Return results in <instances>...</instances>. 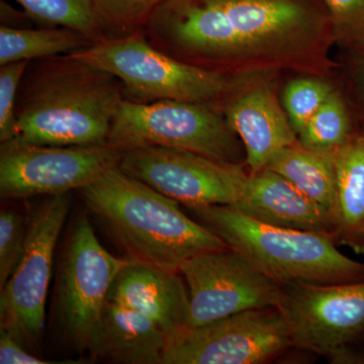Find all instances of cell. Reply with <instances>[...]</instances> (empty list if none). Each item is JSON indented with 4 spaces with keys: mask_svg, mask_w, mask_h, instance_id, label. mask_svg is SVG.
Listing matches in <instances>:
<instances>
[{
    "mask_svg": "<svg viewBox=\"0 0 364 364\" xmlns=\"http://www.w3.org/2000/svg\"><path fill=\"white\" fill-rule=\"evenodd\" d=\"M291 348L279 308L255 309L171 335L163 364H261Z\"/></svg>",
    "mask_w": 364,
    "mask_h": 364,
    "instance_id": "8fae6325",
    "label": "cell"
},
{
    "mask_svg": "<svg viewBox=\"0 0 364 364\" xmlns=\"http://www.w3.org/2000/svg\"><path fill=\"white\" fill-rule=\"evenodd\" d=\"M131 260L112 255L100 244L87 215L72 224L57 277L56 313L64 336L78 353L88 351L109 289Z\"/></svg>",
    "mask_w": 364,
    "mask_h": 364,
    "instance_id": "ba28073f",
    "label": "cell"
},
{
    "mask_svg": "<svg viewBox=\"0 0 364 364\" xmlns=\"http://www.w3.org/2000/svg\"><path fill=\"white\" fill-rule=\"evenodd\" d=\"M226 28L229 60L250 49L284 43L305 26L304 7L294 0H217Z\"/></svg>",
    "mask_w": 364,
    "mask_h": 364,
    "instance_id": "9a60e30c",
    "label": "cell"
},
{
    "mask_svg": "<svg viewBox=\"0 0 364 364\" xmlns=\"http://www.w3.org/2000/svg\"><path fill=\"white\" fill-rule=\"evenodd\" d=\"M167 338L143 314L107 301L91 333L88 352L111 363L163 364Z\"/></svg>",
    "mask_w": 364,
    "mask_h": 364,
    "instance_id": "2e32d148",
    "label": "cell"
},
{
    "mask_svg": "<svg viewBox=\"0 0 364 364\" xmlns=\"http://www.w3.org/2000/svg\"><path fill=\"white\" fill-rule=\"evenodd\" d=\"M119 169L186 208L233 207L240 200L248 174L230 164L176 148L127 151Z\"/></svg>",
    "mask_w": 364,
    "mask_h": 364,
    "instance_id": "7c38bea8",
    "label": "cell"
},
{
    "mask_svg": "<svg viewBox=\"0 0 364 364\" xmlns=\"http://www.w3.org/2000/svg\"><path fill=\"white\" fill-rule=\"evenodd\" d=\"M107 301L143 314L167 337L186 328L188 291L178 272L131 260L114 279Z\"/></svg>",
    "mask_w": 364,
    "mask_h": 364,
    "instance_id": "4fadbf2b",
    "label": "cell"
},
{
    "mask_svg": "<svg viewBox=\"0 0 364 364\" xmlns=\"http://www.w3.org/2000/svg\"><path fill=\"white\" fill-rule=\"evenodd\" d=\"M304 147L332 153L351 138V124L343 100L333 91L299 134Z\"/></svg>",
    "mask_w": 364,
    "mask_h": 364,
    "instance_id": "7402d4cb",
    "label": "cell"
},
{
    "mask_svg": "<svg viewBox=\"0 0 364 364\" xmlns=\"http://www.w3.org/2000/svg\"><path fill=\"white\" fill-rule=\"evenodd\" d=\"M26 16L38 23L63 26L82 33L91 42L105 40L93 0H16Z\"/></svg>",
    "mask_w": 364,
    "mask_h": 364,
    "instance_id": "44dd1931",
    "label": "cell"
},
{
    "mask_svg": "<svg viewBox=\"0 0 364 364\" xmlns=\"http://www.w3.org/2000/svg\"><path fill=\"white\" fill-rule=\"evenodd\" d=\"M0 363L1 364H48L60 363L48 361L33 355L11 333L0 329Z\"/></svg>",
    "mask_w": 364,
    "mask_h": 364,
    "instance_id": "83f0119b",
    "label": "cell"
},
{
    "mask_svg": "<svg viewBox=\"0 0 364 364\" xmlns=\"http://www.w3.org/2000/svg\"><path fill=\"white\" fill-rule=\"evenodd\" d=\"M267 168L284 176L330 218L334 208L336 178L331 153L318 152L296 142L277 152Z\"/></svg>",
    "mask_w": 364,
    "mask_h": 364,
    "instance_id": "d6986e66",
    "label": "cell"
},
{
    "mask_svg": "<svg viewBox=\"0 0 364 364\" xmlns=\"http://www.w3.org/2000/svg\"><path fill=\"white\" fill-rule=\"evenodd\" d=\"M232 208L272 226L333 236L325 210L284 176L268 168L248 174L243 195Z\"/></svg>",
    "mask_w": 364,
    "mask_h": 364,
    "instance_id": "5bb4252c",
    "label": "cell"
},
{
    "mask_svg": "<svg viewBox=\"0 0 364 364\" xmlns=\"http://www.w3.org/2000/svg\"><path fill=\"white\" fill-rule=\"evenodd\" d=\"M332 92L331 86L316 79H296L287 85L284 93V111L296 135L304 130Z\"/></svg>",
    "mask_w": 364,
    "mask_h": 364,
    "instance_id": "cb8c5ba5",
    "label": "cell"
},
{
    "mask_svg": "<svg viewBox=\"0 0 364 364\" xmlns=\"http://www.w3.org/2000/svg\"><path fill=\"white\" fill-rule=\"evenodd\" d=\"M165 0H93L105 39L126 37L142 30Z\"/></svg>",
    "mask_w": 364,
    "mask_h": 364,
    "instance_id": "603a6c76",
    "label": "cell"
},
{
    "mask_svg": "<svg viewBox=\"0 0 364 364\" xmlns=\"http://www.w3.org/2000/svg\"><path fill=\"white\" fill-rule=\"evenodd\" d=\"M70 210L68 196H51L28 215L25 250L0 294V329L36 350L45 329L46 299L60 234Z\"/></svg>",
    "mask_w": 364,
    "mask_h": 364,
    "instance_id": "52a82bcc",
    "label": "cell"
},
{
    "mask_svg": "<svg viewBox=\"0 0 364 364\" xmlns=\"http://www.w3.org/2000/svg\"><path fill=\"white\" fill-rule=\"evenodd\" d=\"M331 155L336 178L333 237L364 255V135L352 136Z\"/></svg>",
    "mask_w": 364,
    "mask_h": 364,
    "instance_id": "ac0fdd59",
    "label": "cell"
},
{
    "mask_svg": "<svg viewBox=\"0 0 364 364\" xmlns=\"http://www.w3.org/2000/svg\"><path fill=\"white\" fill-rule=\"evenodd\" d=\"M82 33L63 28H0V65L66 56L92 45Z\"/></svg>",
    "mask_w": 364,
    "mask_h": 364,
    "instance_id": "ffe728a7",
    "label": "cell"
},
{
    "mask_svg": "<svg viewBox=\"0 0 364 364\" xmlns=\"http://www.w3.org/2000/svg\"><path fill=\"white\" fill-rule=\"evenodd\" d=\"M279 308L293 348L335 363H364V282L284 284Z\"/></svg>",
    "mask_w": 364,
    "mask_h": 364,
    "instance_id": "8992f818",
    "label": "cell"
},
{
    "mask_svg": "<svg viewBox=\"0 0 364 364\" xmlns=\"http://www.w3.org/2000/svg\"><path fill=\"white\" fill-rule=\"evenodd\" d=\"M226 119L240 136L250 173L267 168L280 150L298 142L287 112L267 88H256L228 105Z\"/></svg>",
    "mask_w": 364,
    "mask_h": 364,
    "instance_id": "e0dca14e",
    "label": "cell"
},
{
    "mask_svg": "<svg viewBox=\"0 0 364 364\" xmlns=\"http://www.w3.org/2000/svg\"><path fill=\"white\" fill-rule=\"evenodd\" d=\"M336 28L345 38L364 40V0H324Z\"/></svg>",
    "mask_w": 364,
    "mask_h": 364,
    "instance_id": "4316f807",
    "label": "cell"
},
{
    "mask_svg": "<svg viewBox=\"0 0 364 364\" xmlns=\"http://www.w3.org/2000/svg\"><path fill=\"white\" fill-rule=\"evenodd\" d=\"M124 154L109 143L58 147L14 139L0 147V196L23 200L80 191L117 166Z\"/></svg>",
    "mask_w": 364,
    "mask_h": 364,
    "instance_id": "30bf717a",
    "label": "cell"
},
{
    "mask_svg": "<svg viewBox=\"0 0 364 364\" xmlns=\"http://www.w3.org/2000/svg\"><path fill=\"white\" fill-rule=\"evenodd\" d=\"M235 134L227 119L208 105L181 100L140 104L124 100L107 143L124 152L159 146L240 165L242 147Z\"/></svg>",
    "mask_w": 364,
    "mask_h": 364,
    "instance_id": "5b68a950",
    "label": "cell"
},
{
    "mask_svg": "<svg viewBox=\"0 0 364 364\" xmlns=\"http://www.w3.org/2000/svg\"><path fill=\"white\" fill-rule=\"evenodd\" d=\"M33 62L18 90L16 140L58 147L107 143L124 100L119 79L70 55Z\"/></svg>",
    "mask_w": 364,
    "mask_h": 364,
    "instance_id": "6da1fadb",
    "label": "cell"
},
{
    "mask_svg": "<svg viewBox=\"0 0 364 364\" xmlns=\"http://www.w3.org/2000/svg\"><path fill=\"white\" fill-rule=\"evenodd\" d=\"M179 273L188 291L186 328L255 309L279 308L284 296L282 282L231 247L191 258Z\"/></svg>",
    "mask_w": 364,
    "mask_h": 364,
    "instance_id": "9c48e42d",
    "label": "cell"
},
{
    "mask_svg": "<svg viewBox=\"0 0 364 364\" xmlns=\"http://www.w3.org/2000/svg\"><path fill=\"white\" fill-rule=\"evenodd\" d=\"M80 193L132 260L179 272L191 258L229 248L205 225L184 214L181 203L124 173L119 165Z\"/></svg>",
    "mask_w": 364,
    "mask_h": 364,
    "instance_id": "7a4b0ae2",
    "label": "cell"
},
{
    "mask_svg": "<svg viewBox=\"0 0 364 364\" xmlns=\"http://www.w3.org/2000/svg\"><path fill=\"white\" fill-rule=\"evenodd\" d=\"M200 223L282 284L364 282V263L340 252L334 237L272 226L230 205L189 208Z\"/></svg>",
    "mask_w": 364,
    "mask_h": 364,
    "instance_id": "3957f363",
    "label": "cell"
},
{
    "mask_svg": "<svg viewBox=\"0 0 364 364\" xmlns=\"http://www.w3.org/2000/svg\"><path fill=\"white\" fill-rule=\"evenodd\" d=\"M28 218L11 208L0 213V287L18 267L25 250Z\"/></svg>",
    "mask_w": 364,
    "mask_h": 364,
    "instance_id": "d4e9b609",
    "label": "cell"
},
{
    "mask_svg": "<svg viewBox=\"0 0 364 364\" xmlns=\"http://www.w3.org/2000/svg\"><path fill=\"white\" fill-rule=\"evenodd\" d=\"M30 62L21 61L0 65V142L16 136V102L18 90Z\"/></svg>",
    "mask_w": 364,
    "mask_h": 364,
    "instance_id": "484cf974",
    "label": "cell"
},
{
    "mask_svg": "<svg viewBox=\"0 0 364 364\" xmlns=\"http://www.w3.org/2000/svg\"><path fill=\"white\" fill-rule=\"evenodd\" d=\"M70 56L111 73L121 82L124 100L140 104L181 100L208 105L231 85L220 71L193 65L157 49L142 30L93 43Z\"/></svg>",
    "mask_w": 364,
    "mask_h": 364,
    "instance_id": "277c9868",
    "label": "cell"
}]
</instances>
